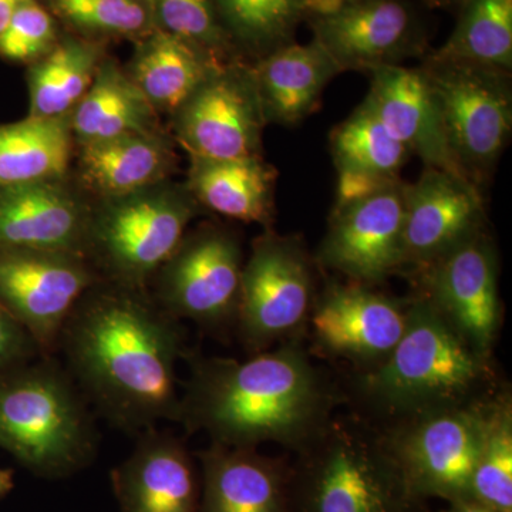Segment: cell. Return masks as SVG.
<instances>
[{
    "mask_svg": "<svg viewBox=\"0 0 512 512\" xmlns=\"http://www.w3.org/2000/svg\"><path fill=\"white\" fill-rule=\"evenodd\" d=\"M74 28L103 35H137L147 29L150 13L141 0H49Z\"/></svg>",
    "mask_w": 512,
    "mask_h": 512,
    "instance_id": "cell-34",
    "label": "cell"
},
{
    "mask_svg": "<svg viewBox=\"0 0 512 512\" xmlns=\"http://www.w3.org/2000/svg\"><path fill=\"white\" fill-rule=\"evenodd\" d=\"M154 111L133 79L113 64H103L73 110L70 126L82 144L154 133Z\"/></svg>",
    "mask_w": 512,
    "mask_h": 512,
    "instance_id": "cell-26",
    "label": "cell"
},
{
    "mask_svg": "<svg viewBox=\"0 0 512 512\" xmlns=\"http://www.w3.org/2000/svg\"><path fill=\"white\" fill-rule=\"evenodd\" d=\"M99 281L90 259L77 252L0 249V302L43 356H56L67 319Z\"/></svg>",
    "mask_w": 512,
    "mask_h": 512,
    "instance_id": "cell-11",
    "label": "cell"
},
{
    "mask_svg": "<svg viewBox=\"0 0 512 512\" xmlns=\"http://www.w3.org/2000/svg\"><path fill=\"white\" fill-rule=\"evenodd\" d=\"M190 367L177 423L211 444L301 450L346 402L345 393L313 363L302 336L247 360L188 350Z\"/></svg>",
    "mask_w": 512,
    "mask_h": 512,
    "instance_id": "cell-2",
    "label": "cell"
},
{
    "mask_svg": "<svg viewBox=\"0 0 512 512\" xmlns=\"http://www.w3.org/2000/svg\"><path fill=\"white\" fill-rule=\"evenodd\" d=\"M399 178H382L376 175L355 173V171H338L336 183V201L333 211L342 210L350 204L366 200L370 195L394 183Z\"/></svg>",
    "mask_w": 512,
    "mask_h": 512,
    "instance_id": "cell-37",
    "label": "cell"
},
{
    "mask_svg": "<svg viewBox=\"0 0 512 512\" xmlns=\"http://www.w3.org/2000/svg\"><path fill=\"white\" fill-rule=\"evenodd\" d=\"M232 42L262 59L295 42L308 13V0H214Z\"/></svg>",
    "mask_w": 512,
    "mask_h": 512,
    "instance_id": "cell-30",
    "label": "cell"
},
{
    "mask_svg": "<svg viewBox=\"0 0 512 512\" xmlns=\"http://www.w3.org/2000/svg\"><path fill=\"white\" fill-rule=\"evenodd\" d=\"M264 110L251 67L222 64L177 111V131L192 158L259 156Z\"/></svg>",
    "mask_w": 512,
    "mask_h": 512,
    "instance_id": "cell-13",
    "label": "cell"
},
{
    "mask_svg": "<svg viewBox=\"0 0 512 512\" xmlns=\"http://www.w3.org/2000/svg\"><path fill=\"white\" fill-rule=\"evenodd\" d=\"M201 464L200 512H288L289 468L258 448L210 444Z\"/></svg>",
    "mask_w": 512,
    "mask_h": 512,
    "instance_id": "cell-21",
    "label": "cell"
},
{
    "mask_svg": "<svg viewBox=\"0 0 512 512\" xmlns=\"http://www.w3.org/2000/svg\"><path fill=\"white\" fill-rule=\"evenodd\" d=\"M171 151L154 133L82 144L84 183L107 201L150 190L171 167Z\"/></svg>",
    "mask_w": 512,
    "mask_h": 512,
    "instance_id": "cell-24",
    "label": "cell"
},
{
    "mask_svg": "<svg viewBox=\"0 0 512 512\" xmlns=\"http://www.w3.org/2000/svg\"><path fill=\"white\" fill-rule=\"evenodd\" d=\"M52 16L36 0H22L0 35V56L12 62L42 59L55 42Z\"/></svg>",
    "mask_w": 512,
    "mask_h": 512,
    "instance_id": "cell-35",
    "label": "cell"
},
{
    "mask_svg": "<svg viewBox=\"0 0 512 512\" xmlns=\"http://www.w3.org/2000/svg\"><path fill=\"white\" fill-rule=\"evenodd\" d=\"M493 357L480 355L448 325L431 303L414 295L406 329L379 365L355 370L346 402L363 419L387 427L497 393Z\"/></svg>",
    "mask_w": 512,
    "mask_h": 512,
    "instance_id": "cell-3",
    "label": "cell"
},
{
    "mask_svg": "<svg viewBox=\"0 0 512 512\" xmlns=\"http://www.w3.org/2000/svg\"><path fill=\"white\" fill-rule=\"evenodd\" d=\"M20 2H22V0H0V35H2L3 30L8 26Z\"/></svg>",
    "mask_w": 512,
    "mask_h": 512,
    "instance_id": "cell-39",
    "label": "cell"
},
{
    "mask_svg": "<svg viewBox=\"0 0 512 512\" xmlns=\"http://www.w3.org/2000/svg\"><path fill=\"white\" fill-rule=\"evenodd\" d=\"M498 392L478 402L379 427L420 500L439 498L448 504L471 500V480Z\"/></svg>",
    "mask_w": 512,
    "mask_h": 512,
    "instance_id": "cell-7",
    "label": "cell"
},
{
    "mask_svg": "<svg viewBox=\"0 0 512 512\" xmlns=\"http://www.w3.org/2000/svg\"><path fill=\"white\" fill-rule=\"evenodd\" d=\"M440 512H497L474 500L460 501V503L448 504L446 510Z\"/></svg>",
    "mask_w": 512,
    "mask_h": 512,
    "instance_id": "cell-38",
    "label": "cell"
},
{
    "mask_svg": "<svg viewBox=\"0 0 512 512\" xmlns=\"http://www.w3.org/2000/svg\"><path fill=\"white\" fill-rule=\"evenodd\" d=\"M295 454L288 512H430L383 431L355 412L333 414Z\"/></svg>",
    "mask_w": 512,
    "mask_h": 512,
    "instance_id": "cell-4",
    "label": "cell"
},
{
    "mask_svg": "<svg viewBox=\"0 0 512 512\" xmlns=\"http://www.w3.org/2000/svg\"><path fill=\"white\" fill-rule=\"evenodd\" d=\"M121 512H200L201 474L184 439L157 427L111 471Z\"/></svg>",
    "mask_w": 512,
    "mask_h": 512,
    "instance_id": "cell-18",
    "label": "cell"
},
{
    "mask_svg": "<svg viewBox=\"0 0 512 512\" xmlns=\"http://www.w3.org/2000/svg\"><path fill=\"white\" fill-rule=\"evenodd\" d=\"M471 500L497 512H512V397L500 389L478 457Z\"/></svg>",
    "mask_w": 512,
    "mask_h": 512,
    "instance_id": "cell-32",
    "label": "cell"
},
{
    "mask_svg": "<svg viewBox=\"0 0 512 512\" xmlns=\"http://www.w3.org/2000/svg\"><path fill=\"white\" fill-rule=\"evenodd\" d=\"M266 123L293 127L318 109L339 67L316 40L281 47L251 67Z\"/></svg>",
    "mask_w": 512,
    "mask_h": 512,
    "instance_id": "cell-22",
    "label": "cell"
},
{
    "mask_svg": "<svg viewBox=\"0 0 512 512\" xmlns=\"http://www.w3.org/2000/svg\"><path fill=\"white\" fill-rule=\"evenodd\" d=\"M436 5L443 6V8H457L466 5L468 0H433Z\"/></svg>",
    "mask_w": 512,
    "mask_h": 512,
    "instance_id": "cell-41",
    "label": "cell"
},
{
    "mask_svg": "<svg viewBox=\"0 0 512 512\" xmlns=\"http://www.w3.org/2000/svg\"><path fill=\"white\" fill-rule=\"evenodd\" d=\"M423 296L480 355L493 357L501 323L498 259L481 231L412 275Z\"/></svg>",
    "mask_w": 512,
    "mask_h": 512,
    "instance_id": "cell-12",
    "label": "cell"
},
{
    "mask_svg": "<svg viewBox=\"0 0 512 512\" xmlns=\"http://www.w3.org/2000/svg\"><path fill=\"white\" fill-rule=\"evenodd\" d=\"M72 157L66 117H32L0 126V188L60 180Z\"/></svg>",
    "mask_w": 512,
    "mask_h": 512,
    "instance_id": "cell-27",
    "label": "cell"
},
{
    "mask_svg": "<svg viewBox=\"0 0 512 512\" xmlns=\"http://www.w3.org/2000/svg\"><path fill=\"white\" fill-rule=\"evenodd\" d=\"M458 10L453 33L430 55L511 72L512 0H468Z\"/></svg>",
    "mask_w": 512,
    "mask_h": 512,
    "instance_id": "cell-29",
    "label": "cell"
},
{
    "mask_svg": "<svg viewBox=\"0 0 512 512\" xmlns=\"http://www.w3.org/2000/svg\"><path fill=\"white\" fill-rule=\"evenodd\" d=\"M13 487H15V483H13V470L0 468V498L9 494Z\"/></svg>",
    "mask_w": 512,
    "mask_h": 512,
    "instance_id": "cell-40",
    "label": "cell"
},
{
    "mask_svg": "<svg viewBox=\"0 0 512 512\" xmlns=\"http://www.w3.org/2000/svg\"><path fill=\"white\" fill-rule=\"evenodd\" d=\"M197 207L191 192L175 190H146L107 201L93 212L86 256L103 281L147 289L151 276L180 247Z\"/></svg>",
    "mask_w": 512,
    "mask_h": 512,
    "instance_id": "cell-6",
    "label": "cell"
},
{
    "mask_svg": "<svg viewBox=\"0 0 512 512\" xmlns=\"http://www.w3.org/2000/svg\"><path fill=\"white\" fill-rule=\"evenodd\" d=\"M154 12L163 32L207 50L218 60L231 45L214 0H154Z\"/></svg>",
    "mask_w": 512,
    "mask_h": 512,
    "instance_id": "cell-33",
    "label": "cell"
},
{
    "mask_svg": "<svg viewBox=\"0 0 512 512\" xmlns=\"http://www.w3.org/2000/svg\"><path fill=\"white\" fill-rule=\"evenodd\" d=\"M59 181L0 188V249L86 255L93 211Z\"/></svg>",
    "mask_w": 512,
    "mask_h": 512,
    "instance_id": "cell-20",
    "label": "cell"
},
{
    "mask_svg": "<svg viewBox=\"0 0 512 512\" xmlns=\"http://www.w3.org/2000/svg\"><path fill=\"white\" fill-rule=\"evenodd\" d=\"M404 197L400 180L332 211L316 261L350 282L373 286L402 272Z\"/></svg>",
    "mask_w": 512,
    "mask_h": 512,
    "instance_id": "cell-16",
    "label": "cell"
},
{
    "mask_svg": "<svg viewBox=\"0 0 512 512\" xmlns=\"http://www.w3.org/2000/svg\"><path fill=\"white\" fill-rule=\"evenodd\" d=\"M402 272L413 275L484 231V200L477 184L437 168L403 183Z\"/></svg>",
    "mask_w": 512,
    "mask_h": 512,
    "instance_id": "cell-17",
    "label": "cell"
},
{
    "mask_svg": "<svg viewBox=\"0 0 512 512\" xmlns=\"http://www.w3.org/2000/svg\"><path fill=\"white\" fill-rule=\"evenodd\" d=\"M278 173L259 156L235 160L192 158L188 191L222 217L269 227Z\"/></svg>",
    "mask_w": 512,
    "mask_h": 512,
    "instance_id": "cell-23",
    "label": "cell"
},
{
    "mask_svg": "<svg viewBox=\"0 0 512 512\" xmlns=\"http://www.w3.org/2000/svg\"><path fill=\"white\" fill-rule=\"evenodd\" d=\"M96 413L56 356L0 373V448L36 476H73L99 450Z\"/></svg>",
    "mask_w": 512,
    "mask_h": 512,
    "instance_id": "cell-5",
    "label": "cell"
},
{
    "mask_svg": "<svg viewBox=\"0 0 512 512\" xmlns=\"http://www.w3.org/2000/svg\"><path fill=\"white\" fill-rule=\"evenodd\" d=\"M222 64L207 50L158 32L141 49L133 80L154 110L177 113Z\"/></svg>",
    "mask_w": 512,
    "mask_h": 512,
    "instance_id": "cell-25",
    "label": "cell"
},
{
    "mask_svg": "<svg viewBox=\"0 0 512 512\" xmlns=\"http://www.w3.org/2000/svg\"><path fill=\"white\" fill-rule=\"evenodd\" d=\"M420 69L439 104L451 153L477 184L493 170L510 140V72L431 55Z\"/></svg>",
    "mask_w": 512,
    "mask_h": 512,
    "instance_id": "cell-8",
    "label": "cell"
},
{
    "mask_svg": "<svg viewBox=\"0 0 512 512\" xmlns=\"http://www.w3.org/2000/svg\"><path fill=\"white\" fill-rule=\"evenodd\" d=\"M97 53L79 42H66L39 59L29 73L30 116L66 117L92 86Z\"/></svg>",
    "mask_w": 512,
    "mask_h": 512,
    "instance_id": "cell-28",
    "label": "cell"
},
{
    "mask_svg": "<svg viewBox=\"0 0 512 512\" xmlns=\"http://www.w3.org/2000/svg\"><path fill=\"white\" fill-rule=\"evenodd\" d=\"M407 306L409 299L390 298L372 286L332 282L316 295L306 328L323 355L346 360L355 370L370 369L402 338Z\"/></svg>",
    "mask_w": 512,
    "mask_h": 512,
    "instance_id": "cell-15",
    "label": "cell"
},
{
    "mask_svg": "<svg viewBox=\"0 0 512 512\" xmlns=\"http://www.w3.org/2000/svg\"><path fill=\"white\" fill-rule=\"evenodd\" d=\"M244 255L232 232L207 225L184 237L157 271L153 299L168 315L214 336L237 325Z\"/></svg>",
    "mask_w": 512,
    "mask_h": 512,
    "instance_id": "cell-10",
    "label": "cell"
},
{
    "mask_svg": "<svg viewBox=\"0 0 512 512\" xmlns=\"http://www.w3.org/2000/svg\"><path fill=\"white\" fill-rule=\"evenodd\" d=\"M313 262L301 238L268 229L244 262L237 315L239 342L249 353L299 338L315 302Z\"/></svg>",
    "mask_w": 512,
    "mask_h": 512,
    "instance_id": "cell-9",
    "label": "cell"
},
{
    "mask_svg": "<svg viewBox=\"0 0 512 512\" xmlns=\"http://www.w3.org/2000/svg\"><path fill=\"white\" fill-rule=\"evenodd\" d=\"M188 350L181 320L147 289L103 279L77 303L57 346L94 413L134 436L177 423V365Z\"/></svg>",
    "mask_w": 512,
    "mask_h": 512,
    "instance_id": "cell-1",
    "label": "cell"
},
{
    "mask_svg": "<svg viewBox=\"0 0 512 512\" xmlns=\"http://www.w3.org/2000/svg\"><path fill=\"white\" fill-rule=\"evenodd\" d=\"M330 151L338 171L399 178L410 151L377 119L363 101L330 134Z\"/></svg>",
    "mask_w": 512,
    "mask_h": 512,
    "instance_id": "cell-31",
    "label": "cell"
},
{
    "mask_svg": "<svg viewBox=\"0 0 512 512\" xmlns=\"http://www.w3.org/2000/svg\"><path fill=\"white\" fill-rule=\"evenodd\" d=\"M43 356L28 330L0 302V373Z\"/></svg>",
    "mask_w": 512,
    "mask_h": 512,
    "instance_id": "cell-36",
    "label": "cell"
},
{
    "mask_svg": "<svg viewBox=\"0 0 512 512\" xmlns=\"http://www.w3.org/2000/svg\"><path fill=\"white\" fill-rule=\"evenodd\" d=\"M306 22L340 73L396 66L423 55L427 46L426 25L410 0H348Z\"/></svg>",
    "mask_w": 512,
    "mask_h": 512,
    "instance_id": "cell-14",
    "label": "cell"
},
{
    "mask_svg": "<svg viewBox=\"0 0 512 512\" xmlns=\"http://www.w3.org/2000/svg\"><path fill=\"white\" fill-rule=\"evenodd\" d=\"M369 74L370 89L365 103L383 126L410 154H416L426 168L468 178L451 153L439 104L420 67L410 69L396 64L379 67Z\"/></svg>",
    "mask_w": 512,
    "mask_h": 512,
    "instance_id": "cell-19",
    "label": "cell"
}]
</instances>
